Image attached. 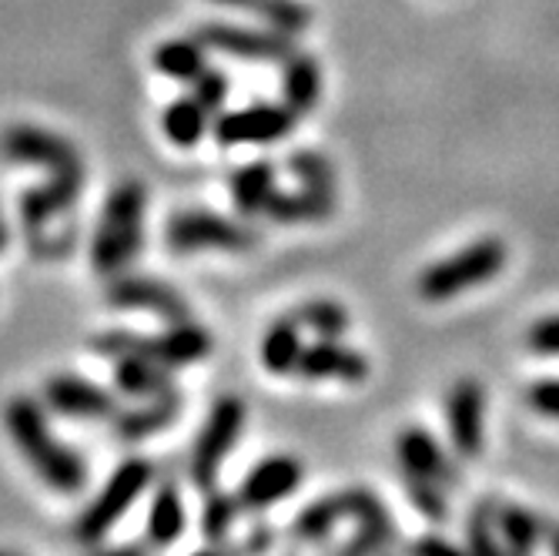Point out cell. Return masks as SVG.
Masks as SVG:
<instances>
[{
    "mask_svg": "<svg viewBox=\"0 0 559 556\" xmlns=\"http://www.w3.org/2000/svg\"><path fill=\"white\" fill-rule=\"evenodd\" d=\"M305 480V466L295 457H269L259 466H251L238 489V502L245 510H269L275 502L288 499Z\"/></svg>",
    "mask_w": 559,
    "mask_h": 556,
    "instance_id": "cell-14",
    "label": "cell"
},
{
    "mask_svg": "<svg viewBox=\"0 0 559 556\" xmlns=\"http://www.w3.org/2000/svg\"><path fill=\"white\" fill-rule=\"evenodd\" d=\"M506 262H510V251H506V245L499 238H479V241L466 245L463 251H455V256L429 265L419 275L416 292L426 301H445L466 288L492 282L506 269Z\"/></svg>",
    "mask_w": 559,
    "mask_h": 556,
    "instance_id": "cell-4",
    "label": "cell"
},
{
    "mask_svg": "<svg viewBox=\"0 0 559 556\" xmlns=\"http://www.w3.org/2000/svg\"><path fill=\"white\" fill-rule=\"evenodd\" d=\"M298 115L288 105H251L215 121V138L222 147L235 144H275L292 134Z\"/></svg>",
    "mask_w": 559,
    "mask_h": 556,
    "instance_id": "cell-10",
    "label": "cell"
},
{
    "mask_svg": "<svg viewBox=\"0 0 559 556\" xmlns=\"http://www.w3.org/2000/svg\"><path fill=\"white\" fill-rule=\"evenodd\" d=\"M413 556H469V549L463 546H455L442 536H419L413 546H409Z\"/></svg>",
    "mask_w": 559,
    "mask_h": 556,
    "instance_id": "cell-39",
    "label": "cell"
},
{
    "mask_svg": "<svg viewBox=\"0 0 559 556\" xmlns=\"http://www.w3.org/2000/svg\"><path fill=\"white\" fill-rule=\"evenodd\" d=\"M0 151L17 162V165H40L47 171H68V168H81V155L78 147L47 131V128H37V125H14L4 131V138H0Z\"/></svg>",
    "mask_w": 559,
    "mask_h": 556,
    "instance_id": "cell-11",
    "label": "cell"
},
{
    "mask_svg": "<svg viewBox=\"0 0 559 556\" xmlns=\"http://www.w3.org/2000/svg\"><path fill=\"white\" fill-rule=\"evenodd\" d=\"M395 452H399V466L402 473H413L442 486H455L460 483V470L449 463V457L442 452V446L419 426L402 429L395 439Z\"/></svg>",
    "mask_w": 559,
    "mask_h": 556,
    "instance_id": "cell-17",
    "label": "cell"
},
{
    "mask_svg": "<svg viewBox=\"0 0 559 556\" xmlns=\"http://www.w3.org/2000/svg\"><path fill=\"white\" fill-rule=\"evenodd\" d=\"M151 476H155V470H151L147 460H141V457L124 460V463L115 470V476L105 483V489H100V493L91 499V507L81 513V520H78V527H74L78 543L94 546V543L105 540V536L118 527V520L134 507L138 496L147 489Z\"/></svg>",
    "mask_w": 559,
    "mask_h": 556,
    "instance_id": "cell-5",
    "label": "cell"
},
{
    "mask_svg": "<svg viewBox=\"0 0 559 556\" xmlns=\"http://www.w3.org/2000/svg\"><path fill=\"white\" fill-rule=\"evenodd\" d=\"M499 507L496 502H483L469 513V523H466V543H469V556H502V536L496 533L499 530V520H496Z\"/></svg>",
    "mask_w": 559,
    "mask_h": 556,
    "instance_id": "cell-31",
    "label": "cell"
},
{
    "mask_svg": "<svg viewBox=\"0 0 559 556\" xmlns=\"http://www.w3.org/2000/svg\"><path fill=\"white\" fill-rule=\"evenodd\" d=\"M84 188V168H68V171H50V178L37 188H31L21 198V218L27 228H44L58 215L78 205Z\"/></svg>",
    "mask_w": 559,
    "mask_h": 556,
    "instance_id": "cell-16",
    "label": "cell"
},
{
    "mask_svg": "<svg viewBox=\"0 0 559 556\" xmlns=\"http://www.w3.org/2000/svg\"><path fill=\"white\" fill-rule=\"evenodd\" d=\"M445 426L452 449L463 460H476L486 442V389L479 379H460L445 395Z\"/></svg>",
    "mask_w": 559,
    "mask_h": 556,
    "instance_id": "cell-9",
    "label": "cell"
},
{
    "mask_svg": "<svg viewBox=\"0 0 559 556\" xmlns=\"http://www.w3.org/2000/svg\"><path fill=\"white\" fill-rule=\"evenodd\" d=\"M194 37L205 44L209 50L245 61H269V64H285L295 55V37L288 31H251V27H235V24H201Z\"/></svg>",
    "mask_w": 559,
    "mask_h": 556,
    "instance_id": "cell-8",
    "label": "cell"
},
{
    "mask_svg": "<svg viewBox=\"0 0 559 556\" xmlns=\"http://www.w3.org/2000/svg\"><path fill=\"white\" fill-rule=\"evenodd\" d=\"M115 386L128 395L155 399L162 392H171V376L162 363L144 356H121L115 359Z\"/></svg>",
    "mask_w": 559,
    "mask_h": 556,
    "instance_id": "cell-23",
    "label": "cell"
},
{
    "mask_svg": "<svg viewBox=\"0 0 559 556\" xmlns=\"http://www.w3.org/2000/svg\"><path fill=\"white\" fill-rule=\"evenodd\" d=\"M8 241H11V232H8V225H4V222H0V251L8 248Z\"/></svg>",
    "mask_w": 559,
    "mask_h": 556,
    "instance_id": "cell-42",
    "label": "cell"
},
{
    "mask_svg": "<svg viewBox=\"0 0 559 556\" xmlns=\"http://www.w3.org/2000/svg\"><path fill=\"white\" fill-rule=\"evenodd\" d=\"M543 543L549 546V556H559V523H546Z\"/></svg>",
    "mask_w": 559,
    "mask_h": 556,
    "instance_id": "cell-40",
    "label": "cell"
},
{
    "mask_svg": "<svg viewBox=\"0 0 559 556\" xmlns=\"http://www.w3.org/2000/svg\"><path fill=\"white\" fill-rule=\"evenodd\" d=\"M74 241H78V232H64L58 238H37V235H31V251H34L37 259H61V256H68V251L74 248Z\"/></svg>",
    "mask_w": 559,
    "mask_h": 556,
    "instance_id": "cell-38",
    "label": "cell"
},
{
    "mask_svg": "<svg viewBox=\"0 0 559 556\" xmlns=\"http://www.w3.org/2000/svg\"><path fill=\"white\" fill-rule=\"evenodd\" d=\"M301 329H312L319 339H342L348 329V312L332 298H309L292 312Z\"/></svg>",
    "mask_w": 559,
    "mask_h": 556,
    "instance_id": "cell-30",
    "label": "cell"
},
{
    "mask_svg": "<svg viewBox=\"0 0 559 556\" xmlns=\"http://www.w3.org/2000/svg\"><path fill=\"white\" fill-rule=\"evenodd\" d=\"M402 476H405V496L413 499V507L423 517H429L432 523H442L445 513H449L442 483H432V480H423V476H413V473H402Z\"/></svg>",
    "mask_w": 559,
    "mask_h": 556,
    "instance_id": "cell-34",
    "label": "cell"
},
{
    "mask_svg": "<svg viewBox=\"0 0 559 556\" xmlns=\"http://www.w3.org/2000/svg\"><path fill=\"white\" fill-rule=\"evenodd\" d=\"M40 399L68 419H115L121 413L111 392L68 372L50 376L40 389Z\"/></svg>",
    "mask_w": 559,
    "mask_h": 556,
    "instance_id": "cell-13",
    "label": "cell"
},
{
    "mask_svg": "<svg viewBox=\"0 0 559 556\" xmlns=\"http://www.w3.org/2000/svg\"><path fill=\"white\" fill-rule=\"evenodd\" d=\"M144 205L147 191L141 181H121L100 212L94 241H91V265L97 275H121L128 262L138 259L141 238H144Z\"/></svg>",
    "mask_w": 559,
    "mask_h": 556,
    "instance_id": "cell-2",
    "label": "cell"
},
{
    "mask_svg": "<svg viewBox=\"0 0 559 556\" xmlns=\"http://www.w3.org/2000/svg\"><path fill=\"white\" fill-rule=\"evenodd\" d=\"M97 556H144V546H115V549H100Z\"/></svg>",
    "mask_w": 559,
    "mask_h": 556,
    "instance_id": "cell-41",
    "label": "cell"
},
{
    "mask_svg": "<svg viewBox=\"0 0 559 556\" xmlns=\"http://www.w3.org/2000/svg\"><path fill=\"white\" fill-rule=\"evenodd\" d=\"M530 348H536L539 356H559V316H546L539 319L530 335H526Z\"/></svg>",
    "mask_w": 559,
    "mask_h": 556,
    "instance_id": "cell-37",
    "label": "cell"
},
{
    "mask_svg": "<svg viewBox=\"0 0 559 556\" xmlns=\"http://www.w3.org/2000/svg\"><path fill=\"white\" fill-rule=\"evenodd\" d=\"M241 502L228 493H218V489H209V499H205V513H201V533H205L212 543H222L235 523V513H238Z\"/></svg>",
    "mask_w": 559,
    "mask_h": 556,
    "instance_id": "cell-32",
    "label": "cell"
},
{
    "mask_svg": "<svg viewBox=\"0 0 559 556\" xmlns=\"http://www.w3.org/2000/svg\"><path fill=\"white\" fill-rule=\"evenodd\" d=\"M499 520V536H502V556H533V549L543 543L546 533V520H539L536 513L523 510V507H499L496 513Z\"/></svg>",
    "mask_w": 559,
    "mask_h": 556,
    "instance_id": "cell-22",
    "label": "cell"
},
{
    "mask_svg": "<svg viewBox=\"0 0 559 556\" xmlns=\"http://www.w3.org/2000/svg\"><path fill=\"white\" fill-rule=\"evenodd\" d=\"M298 322L292 316L272 322V329L265 332L262 339V366L272 372V376H288L298 369V359H301V335H298Z\"/></svg>",
    "mask_w": 559,
    "mask_h": 556,
    "instance_id": "cell-25",
    "label": "cell"
},
{
    "mask_svg": "<svg viewBox=\"0 0 559 556\" xmlns=\"http://www.w3.org/2000/svg\"><path fill=\"white\" fill-rule=\"evenodd\" d=\"M205 44L198 37H178V40H165L158 44V50L151 55V64H155L165 78H175V81H194L201 71L209 68V58H205Z\"/></svg>",
    "mask_w": 559,
    "mask_h": 556,
    "instance_id": "cell-24",
    "label": "cell"
},
{
    "mask_svg": "<svg viewBox=\"0 0 559 556\" xmlns=\"http://www.w3.org/2000/svg\"><path fill=\"white\" fill-rule=\"evenodd\" d=\"M108 301L115 309L128 312H151L168 322H185L191 316L185 295H178L171 285L144 279V275H111L108 282Z\"/></svg>",
    "mask_w": 559,
    "mask_h": 556,
    "instance_id": "cell-12",
    "label": "cell"
},
{
    "mask_svg": "<svg viewBox=\"0 0 559 556\" xmlns=\"http://www.w3.org/2000/svg\"><path fill=\"white\" fill-rule=\"evenodd\" d=\"M288 168H292V175H295L305 188L332 191V194H335V171H332L329 158L319 155V151H295V155L288 158Z\"/></svg>",
    "mask_w": 559,
    "mask_h": 556,
    "instance_id": "cell-33",
    "label": "cell"
},
{
    "mask_svg": "<svg viewBox=\"0 0 559 556\" xmlns=\"http://www.w3.org/2000/svg\"><path fill=\"white\" fill-rule=\"evenodd\" d=\"M194 97L209 115H218V108L225 105V97H228V78L222 71H215V68H205L194 78Z\"/></svg>",
    "mask_w": 559,
    "mask_h": 556,
    "instance_id": "cell-35",
    "label": "cell"
},
{
    "mask_svg": "<svg viewBox=\"0 0 559 556\" xmlns=\"http://www.w3.org/2000/svg\"><path fill=\"white\" fill-rule=\"evenodd\" d=\"M228 191H231V201H235V209L241 215H262L272 191H275L272 162H251V165L238 168L228 178Z\"/></svg>",
    "mask_w": 559,
    "mask_h": 556,
    "instance_id": "cell-21",
    "label": "cell"
},
{
    "mask_svg": "<svg viewBox=\"0 0 559 556\" xmlns=\"http://www.w3.org/2000/svg\"><path fill=\"white\" fill-rule=\"evenodd\" d=\"M241 426H245V402L238 395H222L205 426H201L198 439H194V449H191V480L194 486L201 489H215V480H218V470L225 463V457L231 452V446L238 442L241 436Z\"/></svg>",
    "mask_w": 559,
    "mask_h": 556,
    "instance_id": "cell-7",
    "label": "cell"
},
{
    "mask_svg": "<svg viewBox=\"0 0 559 556\" xmlns=\"http://www.w3.org/2000/svg\"><path fill=\"white\" fill-rule=\"evenodd\" d=\"M322 97V68L312 55H295L285 61L282 74V100L295 115H309Z\"/></svg>",
    "mask_w": 559,
    "mask_h": 556,
    "instance_id": "cell-19",
    "label": "cell"
},
{
    "mask_svg": "<svg viewBox=\"0 0 559 556\" xmlns=\"http://www.w3.org/2000/svg\"><path fill=\"white\" fill-rule=\"evenodd\" d=\"M185 533V502L175 486H162L147 510V540L155 546H171Z\"/></svg>",
    "mask_w": 559,
    "mask_h": 556,
    "instance_id": "cell-27",
    "label": "cell"
},
{
    "mask_svg": "<svg viewBox=\"0 0 559 556\" xmlns=\"http://www.w3.org/2000/svg\"><path fill=\"white\" fill-rule=\"evenodd\" d=\"M91 348L97 352V356H105V359L144 356V359L162 363L165 369H185V366H194V363H201L209 356L212 335H209V329H201V326L185 319V322H171V329L155 335V339L115 329V332L91 339Z\"/></svg>",
    "mask_w": 559,
    "mask_h": 556,
    "instance_id": "cell-3",
    "label": "cell"
},
{
    "mask_svg": "<svg viewBox=\"0 0 559 556\" xmlns=\"http://www.w3.org/2000/svg\"><path fill=\"white\" fill-rule=\"evenodd\" d=\"M332 212H335L332 191H316L301 185L298 191L275 188L262 215H269L275 225H309V222H325Z\"/></svg>",
    "mask_w": 559,
    "mask_h": 556,
    "instance_id": "cell-18",
    "label": "cell"
},
{
    "mask_svg": "<svg viewBox=\"0 0 559 556\" xmlns=\"http://www.w3.org/2000/svg\"><path fill=\"white\" fill-rule=\"evenodd\" d=\"M4 426L14 446L24 452V460L34 466V473L64 496L78 493L87 483V466L74 449L58 442V436L50 433L44 410L27 395H14L4 406Z\"/></svg>",
    "mask_w": 559,
    "mask_h": 556,
    "instance_id": "cell-1",
    "label": "cell"
},
{
    "mask_svg": "<svg viewBox=\"0 0 559 556\" xmlns=\"http://www.w3.org/2000/svg\"><path fill=\"white\" fill-rule=\"evenodd\" d=\"M0 556H11V553H0Z\"/></svg>",
    "mask_w": 559,
    "mask_h": 556,
    "instance_id": "cell-44",
    "label": "cell"
},
{
    "mask_svg": "<svg viewBox=\"0 0 559 556\" xmlns=\"http://www.w3.org/2000/svg\"><path fill=\"white\" fill-rule=\"evenodd\" d=\"M209 111L198 105V97H178L165 108L162 128L165 134L178 144V147H194L209 131Z\"/></svg>",
    "mask_w": 559,
    "mask_h": 556,
    "instance_id": "cell-28",
    "label": "cell"
},
{
    "mask_svg": "<svg viewBox=\"0 0 559 556\" xmlns=\"http://www.w3.org/2000/svg\"><path fill=\"white\" fill-rule=\"evenodd\" d=\"M526 402L536 416L559 423V379H539L526 389Z\"/></svg>",
    "mask_w": 559,
    "mask_h": 556,
    "instance_id": "cell-36",
    "label": "cell"
},
{
    "mask_svg": "<svg viewBox=\"0 0 559 556\" xmlns=\"http://www.w3.org/2000/svg\"><path fill=\"white\" fill-rule=\"evenodd\" d=\"M168 248L178 256H191V251H251L259 245V232L248 228L245 222H231L218 212L205 209H188L171 215L165 228Z\"/></svg>",
    "mask_w": 559,
    "mask_h": 556,
    "instance_id": "cell-6",
    "label": "cell"
},
{
    "mask_svg": "<svg viewBox=\"0 0 559 556\" xmlns=\"http://www.w3.org/2000/svg\"><path fill=\"white\" fill-rule=\"evenodd\" d=\"M222 8H238V11H248L262 21H269L272 27L278 31H288V34H298L309 27L312 21V11L301 4V0H215Z\"/></svg>",
    "mask_w": 559,
    "mask_h": 556,
    "instance_id": "cell-26",
    "label": "cell"
},
{
    "mask_svg": "<svg viewBox=\"0 0 559 556\" xmlns=\"http://www.w3.org/2000/svg\"><path fill=\"white\" fill-rule=\"evenodd\" d=\"M178 410H181L178 392H175V389H171V392H162V395H155V399H151L147 406H141V410L118 413V416H115V433H118V439H124V442L147 439V436H155L158 429L171 426L175 416H178Z\"/></svg>",
    "mask_w": 559,
    "mask_h": 556,
    "instance_id": "cell-20",
    "label": "cell"
},
{
    "mask_svg": "<svg viewBox=\"0 0 559 556\" xmlns=\"http://www.w3.org/2000/svg\"><path fill=\"white\" fill-rule=\"evenodd\" d=\"M342 517H345V499H342V493L325 496V499H316L312 507H305L298 513V520L292 527V536L301 540V543H319V540H325L335 530V523Z\"/></svg>",
    "mask_w": 559,
    "mask_h": 556,
    "instance_id": "cell-29",
    "label": "cell"
},
{
    "mask_svg": "<svg viewBox=\"0 0 559 556\" xmlns=\"http://www.w3.org/2000/svg\"><path fill=\"white\" fill-rule=\"evenodd\" d=\"M301 379H342V382H362L372 366L359 348H348L338 339H316L301 348V359L295 369Z\"/></svg>",
    "mask_w": 559,
    "mask_h": 556,
    "instance_id": "cell-15",
    "label": "cell"
},
{
    "mask_svg": "<svg viewBox=\"0 0 559 556\" xmlns=\"http://www.w3.org/2000/svg\"><path fill=\"white\" fill-rule=\"evenodd\" d=\"M191 556H228V553H222V549H201V553H191Z\"/></svg>",
    "mask_w": 559,
    "mask_h": 556,
    "instance_id": "cell-43",
    "label": "cell"
}]
</instances>
